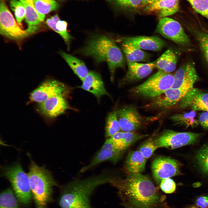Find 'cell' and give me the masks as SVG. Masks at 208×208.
<instances>
[{
  "instance_id": "6da1fadb",
  "label": "cell",
  "mask_w": 208,
  "mask_h": 208,
  "mask_svg": "<svg viewBox=\"0 0 208 208\" xmlns=\"http://www.w3.org/2000/svg\"><path fill=\"white\" fill-rule=\"evenodd\" d=\"M110 183L118 190L122 204L133 208H157L162 202L151 180L141 173H129L123 179L114 177Z\"/></svg>"
},
{
  "instance_id": "7a4b0ae2",
  "label": "cell",
  "mask_w": 208,
  "mask_h": 208,
  "mask_svg": "<svg viewBox=\"0 0 208 208\" xmlns=\"http://www.w3.org/2000/svg\"><path fill=\"white\" fill-rule=\"evenodd\" d=\"M114 177L109 172L81 179L77 178L63 186L59 198L61 208H92L90 197L98 186L111 182Z\"/></svg>"
},
{
  "instance_id": "3957f363",
  "label": "cell",
  "mask_w": 208,
  "mask_h": 208,
  "mask_svg": "<svg viewBox=\"0 0 208 208\" xmlns=\"http://www.w3.org/2000/svg\"><path fill=\"white\" fill-rule=\"evenodd\" d=\"M80 51L84 55L92 57L97 63H107L112 80L116 69L125 67V60L121 51L113 40L105 36H92Z\"/></svg>"
},
{
  "instance_id": "277c9868",
  "label": "cell",
  "mask_w": 208,
  "mask_h": 208,
  "mask_svg": "<svg viewBox=\"0 0 208 208\" xmlns=\"http://www.w3.org/2000/svg\"><path fill=\"white\" fill-rule=\"evenodd\" d=\"M28 175L36 208H46L51 199L52 187L57 185L50 172L31 161Z\"/></svg>"
},
{
  "instance_id": "5b68a950",
  "label": "cell",
  "mask_w": 208,
  "mask_h": 208,
  "mask_svg": "<svg viewBox=\"0 0 208 208\" xmlns=\"http://www.w3.org/2000/svg\"><path fill=\"white\" fill-rule=\"evenodd\" d=\"M174 79V74L158 70L142 83L132 88L129 92L134 96L152 99L170 88Z\"/></svg>"
},
{
  "instance_id": "8992f818",
  "label": "cell",
  "mask_w": 208,
  "mask_h": 208,
  "mask_svg": "<svg viewBox=\"0 0 208 208\" xmlns=\"http://www.w3.org/2000/svg\"><path fill=\"white\" fill-rule=\"evenodd\" d=\"M3 174L10 182L12 190L18 201L27 204L32 198L28 175L18 163L4 167Z\"/></svg>"
},
{
  "instance_id": "52a82bcc",
  "label": "cell",
  "mask_w": 208,
  "mask_h": 208,
  "mask_svg": "<svg viewBox=\"0 0 208 208\" xmlns=\"http://www.w3.org/2000/svg\"><path fill=\"white\" fill-rule=\"evenodd\" d=\"M36 29H22L9 10L4 0H0V33L10 39L19 40L34 32Z\"/></svg>"
},
{
  "instance_id": "ba28073f",
  "label": "cell",
  "mask_w": 208,
  "mask_h": 208,
  "mask_svg": "<svg viewBox=\"0 0 208 208\" xmlns=\"http://www.w3.org/2000/svg\"><path fill=\"white\" fill-rule=\"evenodd\" d=\"M200 135L198 133L166 129L155 137L154 140L157 148L164 147L172 149L194 143Z\"/></svg>"
},
{
  "instance_id": "9c48e42d",
  "label": "cell",
  "mask_w": 208,
  "mask_h": 208,
  "mask_svg": "<svg viewBox=\"0 0 208 208\" xmlns=\"http://www.w3.org/2000/svg\"><path fill=\"white\" fill-rule=\"evenodd\" d=\"M156 32L164 37L183 46H189L190 39L178 22L167 17L160 18Z\"/></svg>"
},
{
  "instance_id": "30bf717a",
  "label": "cell",
  "mask_w": 208,
  "mask_h": 208,
  "mask_svg": "<svg viewBox=\"0 0 208 208\" xmlns=\"http://www.w3.org/2000/svg\"><path fill=\"white\" fill-rule=\"evenodd\" d=\"M180 164L177 160L169 157L160 156L153 160L151 165L153 177L157 184L165 178L180 174Z\"/></svg>"
},
{
  "instance_id": "8fae6325",
  "label": "cell",
  "mask_w": 208,
  "mask_h": 208,
  "mask_svg": "<svg viewBox=\"0 0 208 208\" xmlns=\"http://www.w3.org/2000/svg\"><path fill=\"white\" fill-rule=\"evenodd\" d=\"M123 151L116 146L109 138L106 140L90 163L83 167L79 170V172H84L106 161H111L114 163H116L121 157Z\"/></svg>"
},
{
  "instance_id": "7c38bea8",
  "label": "cell",
  "mask_w": 208,
  "mask_h": 208,
  "mask_svg": "<svg viewBox=\"0 0 208 208\" xmlns=\"http://www.w3.org/2000/svg\"><path fill=\"white\" fill-rule=\"evenodd\" d=\"M66 91V87L62 83L55 80L48 79L32 91L30 98L32 101L40 103L55 96L64 95Z\"/></svg>"
},
{
  "instance_id": "4fadbf2b",
  "label": "cell",
  "mask_w": 208,
  "mask_h": 208,
  "mask_svg": "<svg viewBox=\"0 0 208 208\" xmlns=\"http://www.w3.org/2000/svg\"><path fill=\"white\" fill-rule=\"evenodd\" d=\"M121 129L124 132H134L139 129L143 119L134 106L124 107L116 111Z\"/></svg>"
},
{
  "instance_id": "5bb4252c",
  "label": "cell",
  "mask_w": 208,
  "mask_h": 208,
  "mask_svg": "<svg viewBox=\"0 0 208 208\" xmlns=\"http://www.w3.org/2000/svg\"><path fill=\"white\" fill-rule=\"evenodd\" d=\"M179 103L178 109L190 108L195 111H208V93L193 87Z\"/></svg>"
},
{
  "instance_id": "9a60e30c",
  "label": "cell",
  "mask_w": 208,
  "mask_h": 208,
  "mask_svg": "<svg viewBox=\"0 0 208 208\" xmlns=\"http://www.w3.org/2000/svg\"><path fill=\"white\" fill-rule=\"evenodd\" d=\"M64 96L63 95L55 96L39 103L38 111L43 115L51 118L63 114L68 108V104Z\"/></svg>"
},
{
  "instance_id": "2e32d148",
  "label": "cell",
  "mask_w": 208,
  "mask_h": 208,
  "mask_svg": "<svg viewBox=\"0 0 208 208\" xmlns=\"http://www.w3.org/2000/svg\"><path fill=\"white\" fill-rule=\"evenodd\" d=\"M128 70L123 79V83L134 82L149 75L155 68V61L147 63H128Z\"/></svg>"
},
{
  "instance_id": "e0dca14e",
  "label": "cell",
  "mask_w": 208,
  "mask_h": 208,
  "mask_svg": "<svg viewBox=\"0 0 208 208\" xmlns=\"http://www.w3.org/2000/svg\"><path fill=\"white\" fill-rule=\"evenodd\" d=\"M199 80L194 64L187 63L182 65L175 73L174 82L170 88H177L188 84L194 83Z\"/></svg>"
},
{
  "instance_id": "ac0fdd59",
  "label": "cell",
  "mask_w": 208,
  "mask_h": 208,
  "mask_svg": "<svg viewBox=\"0 0 208 208\" xmlns=\"http://www.w3.org/2000/svg\"><path fill=\"white\" fill-rule=\"evenodd\" d=\"M122 41L129 42L141 49L160 51L165 46L163 40L156 36H138L123 37Z\"/></svg>"
},
{
  "instance_id": "d6986e66",
  "label": "cell",
  "mask_w": 208,
  "mask_h": 208,
  "mask_svg": "<svg viewBox=\"0 0 208 208\" xmlns=\"http://www.w3.org/2000/svg\"><path fill=\"white\" fill-rule=\"evenodd\" d=\"M80 88L92 93L98 99L104 95H109L101 76L96 72H88Z\"/></svg>"
},
{
  "instance_id": "ffe728a7",
  "label": "cell",
  "mask_w": 208,
  "mask_h": 208,
  "mask_svg": "<svg viewBox=\"0 0 208 208\" xmlns=\"http://www.w3.org/2000/svg\"><path fill=\"white\" fill-rule=\"evenodd\" d=\"M179 10V0H159L144 9L146 12H157L160 18L173 14Z\"/></svg>"
},
{
  "instance_id": "44dd1931",
  "label": "cell",
  "mask_w": 208,
  "mask_h": 208,
  "mask_svg": "<svg viewBox=\"0 0 208 208\" xmlns=\"http://www.w3.org/2000/svg\"><path fill=\"white\" fill-rule=\"evenodd\" d=\"M179 102L173 89L170 88L152 99L145 107L148 109L164 110L171 108Z\"/></svg>"
},
{
  "instance_id": "7402d4cb",
  "label": "cell",
  "mask_w": 208,
  "mask_h": 208,
  "mask_svg": "<svg viewBox=\"0 0 208 208\" xmlns=\"http://www.w3.org/2000/svg\"><path fill=\"white\" fill-rule=\"evenodd\" d=\"M134 132L119 131L109 138L114 144L118 148L125 151L133 144L146 137Z\"/></svg>"
},
{
  "instance_id": "603a6c76",
  "label": "cell",
  "mask_w": 208,
  "mask_h": 208,
  "mask_svg": "<svg viewBox=\"0 0 208 208\" xmlns=\"http://www.w3.org/2000/svg\"><path fill=\"white\" fill-rule=\"evenodd\" d=\"M146 159L139 150L131 151L126 158L125 168L128 173H141L144 170Z\"/></svg>"
},
{
  "instance_id": "cb8c5ba5",
  "label": "cell",
  "mask_w": 208,
  "mask_h": 208,
  "mask_svg": "<svg viewBox=\"0 0 208 208\" xmlns=\"http://www.w3.org/2000/svg\"><path fill=\"white\" fill-rule=\"evenodd\" d=\"M122 42L121 47L127 63L148 60L149 55L148 53L129 42Z\"/></svg>"
},
{
  "instance_id": "d4e9b609",
  "label": "cell",
  "mask_w": 208,
  "mask_h": 208,
  "mask_svg": "<svg viewBox=\"0 0 208 208\" xmlns=\"http://www.w3.org/2000/svg\"><path fill=\"white\" fill-rule=\"evenodd\" d=\"M177 62L176 55L172 50L168 49L155 61V68L158 70L171 73L175 70Z\"/></svg>"
},
{
  "instance_id": "484cf974",
  "label": "cell",
  "mask_w": 208,
  "mask_h": 208,
  "mask_svg": "<svg viewBox=\"0 0 208 208\" xmlns=\"http://www.w3.org/2000/svg\"><path fill=\"white\" fill-rule=\"evenodd\" d=\"M23 5L25 10V21L30 29L36 27L43 21L45 17L40 15L37 11L34 0H19Z\"/></svg>"
},
{
  "instance_id": "4316f807",
  "label": "cell",
  "mask_w": 208,
  "mask_h": 208,
  "mask_svg": "<svg viewBox=\"0 0 208 208\" xmlns=\"http://www.w3.org/2000/svg\"><path fill=\"white\" fill-rule=\"evenodd\" d=\"M47 25L62 38L67 44L68 49H69L72 37L67 31V23L61 20L57 14L48 18L46 20Z\"/></svg>"
},
{
  "instance_id": "83f0119b",
  "label": "cell",
  "mask_w": 208,
  "mask_h": 208,
  "mask_svg": "<svg viewBox=\"0 0 208 208\" xmlns=\"http://www.w3.org/2000/svg\"><path fill=\"white\" fill-rule=\"evenodd\" d=\"M60 54L74 73L83 82L88 73L84 62L78 58L65 52L61 51Z\"/></svg>"
},
{
  "instance_id": "f1b7e54d",
  "label": "cell",
  "mask_w": 208,
  "mask_h": 208,
  "mask_svg": "<svg viewBox=\"0 0 208 208\" xmlns=\"http://www.w3.org/2000/svg\"><path fill=\"white\" fill-rule=\"evenodd\" d=\"M196 112L192 110L189 112L175 114L170 116L169 119L176 125H183L187 128L196 127L199 124L196 118Z\"/></svg>"
},
{
  "instance_id": "f546056e",
  "label": "cell",
  "mask_w": 208,
  "mask_h": 208,
  "mask_svg": "<svg viewBox=\"0 0 208 208\" xmlns=\"http://www.w3.org/2000/svg\"><path fill=\"white\" fill-rule=\"evenodd\" d=\"M18 200L12 189L4 190L0 196V208H19Z\"/></svg>"
},
{
  "instance_id": "4dcf8cb0",
  "label": "cell",
  "mask_w": 208,
  "mask_h": 208,
  "mask_svg": "<svg viewBox=\"0 0 208 208\" xmlns=\"http://www.w3.org/2000/svg\"><path fill=\"white\" fill-rule=\"evenodd\" d=\"M36 9L41 15L45 17V14L57 9L58 3L55 0H34Z\"/></svg>"
},
{
  "instance_id": "1f68e13d",
  "label": "cell",
  "mask_w": 208,
  "mask_h": 208,
  "mask_svg": "<svg viewBox=\"0 0 208 208\" xmlns=\"http://www.w3.org/2000/svg\"><path fill=\"white\" fill-rule=\"evenodd\" d=\"M116 112H111L107 116L105 127V136L110 138L120 130Z\"/></svg>"
},
{
  "instance_id": "d6a6232c",
  "label": "cell",
  "mask_w": 208,
  "mask_h": 208,
  "mask_svg": "<svg viewBox=\"0 0 208 208\" xmlns=\"http://www.w3.org/2000/svg\"><path fill=\"white\" fill-rule=\"evenodd\" d=\"M195 32L196 37L201 54L208 65V33L199 31H196Z\"/></svg>"
},
{
  "instance_id": "836d02e7",
  "label": "cell",
  "mask_w": 208,
  "mask_h": 208,
  "mask_svg": "<svg viewBox=\"0 0 208 208\" xmlns=\"http://www.w3.org/2000/svg\"><path fill=\"white\" fill-rule=\"evenodd\" d=\"M10 5L14 12L17 22L20 24L25 18V10L23 5L19 0H10Z\"/></svg>"
},
{
  "instance_id": "e575fe53",
  "label": "cell",
  "mask_w": 208,
  "mask_h": 208,
  "mask_svg": "<svg viewBox=\"0 0 208 208\" xmlns=\"http://www.w3.org/2000/svg\"><path fill=\"white\" fill-rule=\"evenodd\" d=\"M196 158L201 170L208 173V146L200 149L197 153Z\"/></svg>"
},
{
  "instance_id": "d590c367",
  "label": "cell",
  "mask_w": 208,
  "mask_h": 208,
  "mask_svg": "<svg viewBox=\"0 0 208 208\" xmlns=\"http://www.w3.org/2000/svg\"><path fill=\"white\" fill-rule=\"evenodd\" d=\"M157 148L154 138H150L143 142L140 146L139 150L146 159L150 158Z\"/></svg>"
},
{
  "instance_id": "8d00e7d4",
  "label": "cell",
  "mask_w": 208,
  "mask_h": 208,
  "mask_svg": "<svg viewBox=\"0 0 208 208\" xmlns=\"http://www.w3.org/2000/svg\"><path fill=\"white\" fill-rule=\"evenodd\" d=\"M197 13L208 19V0H186Z\"/></svg>"
},
{
  "instance_id": "74e56055",
  "label": "cell",
  "mask_w": 208,
  "mask_h": 208,
  "mask_svg": "<svg viewBox=\"0 0 208 208\" xmlns=\"http://www.w3.org/2000/svg\"><path fill=\"white\" fill-rule=\"evenodd\" d=\"M116 4L121 8L134 10L142 6L141 0H115Z\"/></svg>"
},
{
  "instance_id": "f35d334b",
  "label": "cell",
  "mask_w": 208,
  "mask_h": 208,
  "mask_svg": "<svg viewBox=\"0 0 208 208\" xmlns=\"http://www.w3.org/2000/svg\"><path fill=\"white\" fill-rule=\"evenodd\" d=\"M159 186L161 190L166 194H171L175 190L176 185L174 181L170 178L163 179Z\"/></svg>"
},
{
  "instance_id": "ab89813d",
  "label": "cell",
  "mask_w": 208,
  "mask_h": 208,
  "mask_svg": "<svg viewBox=\"0 0 208 208\" xmlns=\"http://www.w3.org/2000/svg\"><path fill=\"white\" fill-rule=\"evenodd\" d=\"M199 124L205 129H208V111L201 113L198 118Z\"/></svg>"
},
{
  "instance_id": "60d3db41",
  "label": "cell",
  "mask_w": 208,
  "mask_h": 208,
  "mask_svg": "<svg viewBox=\"0 0 208 208\" xmlns=\"http://www.w3.org/2000/svg\"><path fill=\"white\" fill-rule=\"evenodd\" d=\"M195 203L199 208H208V196H203L198 197Z\"/></svg>"
},
{
  "instance_id": "b9f144b4",
  "label": "cell",
  "mask_w": 208,
  "mask_h": 208,
  "mask_svg": "<svg viewBox=\"0 0 208 208\" xmlns=\"http://www.w3.org/2000/svg\"><path fill=\"white\" fill-rule=\"evenodd\" d=\"M142 6L146 7L150 5L159 0H141Z\"/></svg>"
},
{
  "instance_id": "7bdbcfd3",
  "label": "cell",
  "mask_w": 208,
  "mask_h": 208,
  "mask_svg": "<svg viewBox=\"0 0 208 208\" xmlns=\"http://www.w3.org/2000/svg\"><path fill=\"white\" fill-rule=\"evenodd\" d=\"M122 205L124 206L125 208H133L127 205L126 204H122Z\"/></svg>"
},
{
  "instance_id": "ee69618b",
  "label": "cell",
  "mask_w": 208,
  "mask_h": 208,
  "mask_svg": "<svg viewBox=\"0 0 208 208\" xmlns=\"http://www.w3.org/2000/svg\"><path fill=\"white\" fill-rule=\"evenodd\" d=\"M188 208H199L198 207H196L195 206H191Z\"/></svg>"
}]
</instances>
